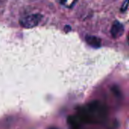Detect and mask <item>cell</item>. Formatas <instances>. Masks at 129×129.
Instances as JSON below:
<instances>
[{
	"mask_svg": "<svg viewBox=\"0 0 129 129\" xmlns=\"http://www.w3.org/2000/svg\"><path fill=\"white\" fill-rule=\"evenodd\" d=\"M85 40L88 43V45L94 48H99L101 46V40L99 37H97L95 36H91V35H87L85 36Z\"/></svg>",
	"mask_w": 129,
	"mask_h": 129,
	"instance_id": "obj_4",
	"label": "cell"
},
{
	"mask_svg": "<svg viewBox=\"0 0 129 129\" xmlns=\"http://www.w3.org/2000/svg\"><path fill=\"white\" fill-rule=\"evenodd\" d=\"M42 18V15L40 14H35L28 15L20 20V24L24 28H32L39 24Z\"/></svg>",
	"mask_w": 129,
	"mask_h": 129,
	"instance_id": "obj_2",
	"label": "cell"
},
{
	"mask_svg": "<svg viewBox=\"0 0 129 129\" xmlns=\"http://www.w3.org/2000/svg\"><path fill=\"white\" fill-rule=\"evenodd\" d=\"M67 122L68 124L74 129H79L81 126L82 122L80 119L78 118L77 116H70L67 119Z\"/></svg>",
	"mask_w": 129,
	"mask_h": 129,
	"instance_id": "obj_5",
	"label": "cell"
},
{
	"mask_svg": "<svg viewBox=\"0 0 129 129\" xmlns=\"http://www.w3.org/2000/svg\"><path fill=\"white\" fill-rule=\"evenodd\" d=\"M77 0H61L60 3L65 6H67V8H72L76 2Z\"/></svg>",
	"mask_w": 129,
	"mask_h": 129,
	"instance_id": "obj_6",
	"label": "cell"
},
{
	"mask_svg": "<svg viewBox=\"0 0 129 129\" xmlns=\"http://www.w3.org/2000/svg\"><path fill=\"white\" fill-rule=\"evenodd\" d=\"M107 115L106 108L98 101H93L85 107H81L78 111L77 116L82 123H98Z\"/></svg>",
	"mask_w": 129,
	"mask_h": 129,
	"instance_id": "obj_1",
	"label": "cell"
},
{
	"mask_svg": "<svg viewBox=\"0 0 129 129\" xmlns=\"http://www.w3.org/2000/svg\"><path fill=\"white\" fill-rule=\"evenodd\" d=\"M124 30L125 28L123 24L118 21H115L111 28V34L113 37L119 38L124 33Z\"/></svg>",
	"mask_w": 129,
	"mask_h": 129,
	"instance_id": "obj_3",
	"label": "cell"
},
{
	"mask_svg": "<svg viewBox=\"0 0 129 129\" xmlns=\"http://www.w3.org/2000/svg\"><path fill=\"white\" fill-rule=\"evenodd\" d=\"M48 129H57V128H48Z\"/></svg>",
	"mask_w": 129,
	"mask_h": 129,
	"instance_id": "obj_8",
	"label": "cell"
},
{
	"mask_svg": "<svg viewBox=\"0 0 129 129\" xmlns=\"http://www.w3.org/2000/svg\"><path fill=\"white\" fill-rule=\"evenodd\" d=\"M128 0H125V2H124V4L122 6V8H121V11H126V9L128 8Z\"/></svg>",
	"mask_w": 129,
	"mask_h": 129,
	"instance_id": "obj_7",
	"label": "cell"
}]
</instances>
